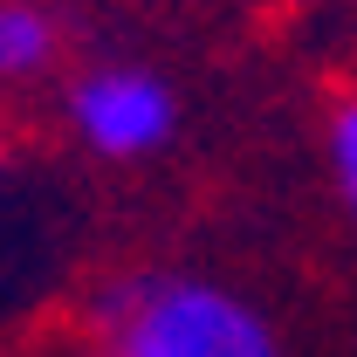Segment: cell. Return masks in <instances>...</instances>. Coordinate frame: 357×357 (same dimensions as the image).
<instances>
[{"label": "cell", "mask_w": 357, "mask_h": 357, "mask_svg": "<svg viewBox=\"0 0 357 357\" xmlns=\"http://www.w3.org/2000/svg\"><path fill=\"white\" fill-rule=\"evenodd\" d=\"M48 357H103L96 344H69V351H48Z\"/></svg>", "instance_id": "obj_5"}, {"label": "cell", "mask_w": 357, "mask_h": 357, "mask_svg": "<svg viewBox=\"0 0 357 357\" xmlns=\"http://www.w3.org/2000/svg\"><path fill=\"white\" fill-rule=\"evenodd\" d=\"M103 357H289L255 296L213 275H124L89 303Z\"/></svg>", "instance_id": "obj_1"}, {"label": "cell", "mask_w": 357, "mask_h": 357, "mask_svg": "<svg viewBox=\"0 0 357 357\" xmlns=\"http://www.w3.org/2000/svg\"><path fill=\"white\" fill-rule=\"evenodd\" d=\"M62 117L89 158L137 165V158H158L178 137V89L144 62H96L69 83Z\"/></svg>", "instance_id": "obj_2"}, {"label": "cell", "mask_w": 357, "mask_h": 357, "mask_svg": "<svg viewBox=\"0 0 357 357\" xmlns=\"http://www.w3.org/2000/svg\"><path fill=\"white\" fill-rule=\"evenodd\" d=\"M62 62V21L42 0H0V89L42 83Z\"/></svg>", "instance_id": "obj_3"}, {"label": "cell", "mask_w": 357, "mask_h": 357, "mask_svg": "<svg viewBox=\"0 0 357 357\" xmlns=\"http://www.w3.org/2000/svg\"><path fill=\"white\" fill-rule=\"evenodd\" d=\"M323 178H330L337 206L357 220V89H337L323 110Z\"/></svg>", "instance_id": "obj_4"}]
</instances>
